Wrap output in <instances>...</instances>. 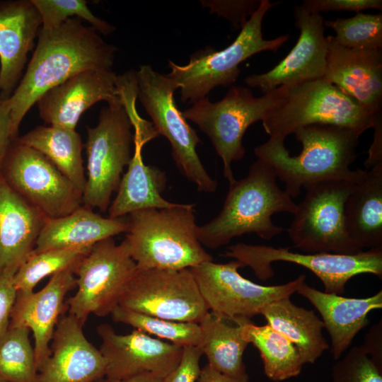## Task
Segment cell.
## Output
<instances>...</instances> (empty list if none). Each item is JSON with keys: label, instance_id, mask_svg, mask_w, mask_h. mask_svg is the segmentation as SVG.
I'll use <instances>...</instances> for the list:
<instances>
[{"label": "cell", "instance_id": "cell-22", "mask_svg": "<svg viewBox=\"0 0 382 382\" xmlns=\"http://www.w3.org/2000/svg\"><path fill=\"white\" fill-rule=\"evenodd\" d=\"M42 23L31 0L0 1V96L17 86Z\"/></svg>", "mask_w": 382, "mask_h": 382}, {"label": "cell", "instance_id": "cell-46", "mask_svg": "<svg viewBox=\"0 0 382 382\" xmlns=\"http://www.w3.org/2000/svg\"><path fill=\"white\" fill-rule=\"evenodd\" d=\"M95 382H120L119 381H116V380H113V379H110V378H108L106 377L103 378H101L98 381H96Z\"/></svg>", "mask_w": 382, "mask_h": 382}, {"label": "cell", "instance_id": "cell-7", "mask_svg": "<svg viewBox=\"0 0 382 382\" xmlns=\"http://www.w3.org/2000/svg\"><path fill=\"white\" fill-rule=\"evenodd\" d=\"M374 115L328 81L320 79L288 86L284 103L262 126L270 138L285 140L299 129L325 125L349 129L359 135L373 128Z\"/></svg>", "mask_w": 382, "mask_h": 382}, {"label": "cell", "instance_id": "cell-35", "mask_svg": "<svg viewBox=\"0 0 382 382\" xmlns=\"http://www.w3.org/2000/svg\"><path fill=\"white\" fill-rule=\"evenodd\" d=\"M336 33L335 42L352 50H381L382 14L357 13L347 18L325 21Z\"/></svg>", "mask_w": 382, "mask_h": 382}, {"label": "cell", "instance_id": "cell-25", "mask_svg": "<svg viewBox=\"0 0 382 382\" xmlns=\"http://www.w3.org/2000/svg\"><path fill=\"white\" fill-rule=\"evenodd\" d=\"M127 228V219L105 218L82 205L64 216L47 219L33 253L92 247L103 240L126 233Z\"/></svg>", "mask_w": 382, "mask_h": 382}, {"label": "cell", "instance_id": "cell-23", "mask_svg": "<svg viewBox=\"0 0 382 382\" xmlns=\"http://www.w3.org/2000/svg\"><path fill=\"white\" fill-rule=\"evenodd\" d=\"M46 219L0 174V276L15 274L32 255Z\"/></svg>", "mask_w": 382, "mask_h": 382}, {"label": "cell", "instance_id": "cell-37", "mask_svg": "<svg viewBox=\"0 0 382 382\" xmlns=\"http://www.w3.org/2000/svg\"><path fill=\"white\" fill-rule=\"evenodd\" d=\"M332 382H382V358L361 345L352 347L332 367Z\"/></svg>", "mask_w": 382, "mask_h": 382}, {"label": "cell", "instance_id": "cell-19", "mask_svg": "<svg viewBox=\"0 0 382 382\" xmlns=\"http://www.w3.org/2000/svg\"><path fill=\"white\" fill-rule=\"evenodd\" d=\"M50 347V354L37 372V382H95L105 377L104 357L71 315L61 316Z\"/></svg>", "mask_w": 382, "mask_h": 382}, {"label": "cell", "instance_id": "cell-38", "mask_svg": "<svg viewBox=\"0 0 382 382\" xmlns=\"http://www.w3.org/2000/svg\"><path fill=\"white\" fill-rule=\"evenodd\" d=\"M211 13L226 18L235 30L241 29L248 20V17L259 7L261 0H212L200 1Z\"/></svg>", "mask_w": 382, "mask_h": 382}, {"label": "cell", "instance_id": "cell-47", "mask_svg": "<svg viewBox=\"0 0 382 382\" xmlns=\"http://www.w3.org/2000/svg\"><path fill=\"white\" fill-rule=\"evenodd\" d=\"M0 382H6V381H0Z\"/></svg>", "mask_w": 382, "mask_h": 382}, {"label": "cell", "instance_id": "cell-18", "mask_svg": "<svg viewBox=\"0 0 382 382\" xmlns=\"http://www.w3.org/2000/svg\"><path fill=\"white\" fill-rule=\"evenodd\" d=\"M112 70L88 69L45 92L37 101L40 118L50 126L76 129L81 115L99 101L120 100Z\"/></svg>", "mask_w": 382, "mask_h": 382}, {"label": "cell", "instance_id": "cell-15", "mask_svg": "<svg viewBox=\"0 0 382 382\" xmlns=\"http://www.w3.org/2000/svg\"><path fill=\"white\" fill-rule=\"evenodd\" d=\"M118 306L162 319L197 323L209 311L190 269H137Z\"/></svg>", "mask_w": 382, "mask_h": 382}, {"label": "cell", "instance_id": "cell-32", "mask_svg": "<svg viewBox=\"0 0 382 382\" xmlns=\"http://www.w3.org/2000/svg\"><path fill=\"white\" fill-rule=\"evenodd\" d=\"M29 333L26 328H8L0 336V381L37 382L35 351Z\"/></svg>", "mask_w": 382, "mask_h": 382}, {"label": "cell", "instance_id": "cell-28", "mask_svg": "<svg viewBox=\"0 0 382 382\" xmlns=\"http://www.w3.org/2000/svg\"><path fill=\"white\" fill-rule=\"evenodd\" d=\"M289 298L270 303L260 314L296 347L303 364H313L329 349L322 332L324 323L313 311L297 306Z\"/></svg>", "mask_w": 382, "mask_h": 382}, {"label": "cell", "instance_id": "cell-43", "mask_svg": "<svg viewBox=\"0 0 382 382\" xmlns=\"http://www.w3.org/2000/svg\"><path fill=\"white\" fill-rule=\"evenodd\" d=\"M374 129L373 143L364 165L366 168L382 165V116H379L373 127Z\"/></svg>", "mask_w": 382, "mask_h": 382}, {"label": "cell", "instance_id": "cell-36", "mask_svg": "<svg viewBox=\"0 0 382 382\" xmlns=\"http://www.w3.org/2000/svg\"><path fill=\"white\" fill-rule=\"evenodd\" d=\"M36 8L44 29L57 27L71 18L87 21L98 33L108 35L115 28L95 16L85 0H31Z\"/></svg>", "mask_w": 382, "mask_h": 382}, {"label": "cell", "instance_id": "cell-39", "mask_svg": "<svg viewBox=\"0 0 382 382\" xmlns=\"http://www.w3.org/2000/svg\"><path fill=\"white\" fill-rule=\"evenodd\" d=\"M306 11L320 13L331 11H354L382 9L381 0H304L301 5Z\"/></svg>", "mask_w": 382, "mask_h": 382}, {"label": "cell", "instance_id": "cell-45", "mask_svg": "<svg viewBox=\"0 0 382 382\" xmlns=\"http://www.w3.org/2000/svg\"><path fill=\"white\" fill-rule=\"evenodd\" d=\"M120 382H163V378L149 373H143L132 376Z\"/></svg>", "mask_w": 382, "mask_h": 382}, {"label": "cell", "instance_id": "cell-16", "mask_svg": "<svg viewBox=\"0 0 382 382\" xmlns=\"http://www.w3.org/2000/svg\"><path fill=\"white\" fill-rule=\"evenodd\" d=\"M97 332L108 378L120 381L143 373L163 378L180 364L183 348L138 330L120 335L103 323L97 327Z\"/></svg>", "mask_w": 382, "mask_h": 382}, {"label": "cell", "instance_id": "cell-41", "mask_svg": "<svg viewBox=\"0 0 382 382\" xmlns=\"http://www.w3.org/2000/svg\"><path fill=\"white\" fill-rule=\"evenodd\" d=\"M13 276L14 274L0 276V336L8 329L11 314L17 294Z\"/></svg>", "mask_w": 382, "mask_h": 382}, {"label": "cell", "instance_id": "cell-1", "mask_svg": "<svg viewBox=\"0 0 382 382\" xmlns=\"http://www.w3.org/2000/svg\"><path fill=\"white\" fill-rule=\"evenodd\" d=\"M117 50L78 18L53 28H40L25 72L8 98L12 139L18 137L23 117L45 92L88 69L112 70Z\"/></svg>", "mask_w": 382, "mask_h": 382}, {"label": "cell", "instance_id": "cell-3", "mask_svg": "<svg viewBox=\"0 0 382 382\" xmlns=\"http://www.w3.org/2000/svg\"><path fill=\"white\" fill-rule=\"evenodd\" d=\"M276 179L272 166L260 159L253 162L245 178L229 185L219 214L198 226L200 243L216 249L246 233H255L265 240L280 234L284 228L273 223L272 216L282 212L294 215L297 204Z\"/></svg>", "mask_w": 382, "mask_h": 382}, {"label": "cell", "instance_id": "cell-10", "mask_svg": "<svg viewBox=\"0 0 382 382\" xmlns=\"http://www.w3.org/2000/svg\"><path fill=\"white\" fill-rule=\"evenodd\" d=\"M132 125L121 100L108 103L100 112L98 124L87 127L86 183L83 205L108 209L112 195L118 189L122 174L132 157Z\"/></svg>", "mask_w": 382, "mask_h": 382}, {"label": "cell", "instance_id": "cell-8", "mask_svg": "<svg viewBox=\"0 0 382 382\" xmlns=\"http://www.w3.org/2000/svg\"><path fill=\"white\" fill-rule=\"evenodd\" d=\"M139 100L159 135L170 142L173 158L180 172L198 191L212 193L217 182L206 170L197 152L201 142L178 108L174 93L178 83L168 74L155 71L149 64L139 66L137 71Z\"/></svg>", "mask_w": 382, "mask_h": 382}, {"label": "cell", "instance_id": "cell-21", "mask_svg": "<svg viewBox=\"0 0 382 382\" xmlns=\"http://www.w3.org/2000/svg\"><path fill=\"white\" fill-rule=\"evenodd\" d=\"M323 79L337 86L374 115L382 112L381 50H352L327 37Z\"/></svg>", "mask_w": 382, "mask_h": 382}, {"label": "cell", "instance_id": "cell-6", "mask_svg": "<svg viewBox=\"0 0 382 382\" xmlns=\"http://www.w3.org/2000/svg\"><path fill=\"white\" fill-rule=\"evenodd\" d=\"M277 4L261 0L259 7L242 27L235 40L226 48L219 51L210 47L199 50L190 56L185 65L168 61L171 70L168 75L178 83L182 102L194 103L206 98L219 86H231L240 75L239 64L242 62L261 52H276L288 40L289 35L271 40L263 37V18Z\"/></svg>", "mask_w": 382, "mask_h": 382}, {"label": "cell", "instance_id": "cell-26", "mask_svg": "<svg viewBox=\"0 0 382 382\" xmlns=\"http://www.w3.org/2000/svg\"><path fill=\"white\" fill-rule=\"evenodd\" d=\"M350 239L361 250L382 248V165L364 170L345 204Z\"/></svg>", "mask_w": 382, "mask_h": 382}, {"label": "cell", "instance_id": "cell-40", "mask_svg": "<svg viewBox=\"0 0 382 382\" xmlns=\"http://www.w3.org/2000/svg\"><path fill=\"white\" fill-rule=\"evenodd\" d=\"M202 355L199 347H184L180 364L163 378V382H197L201 369L199 360Z\"/></svg>", "mask_w": 382, "mask_h": 382}, {"label": "cell", "instance_id": "cell-42", "mask_svg": "<svg viewBox=\"0 0 382 382\" xmlns=\"http://www.w3.org/2000/svg\"><path fill=\"white\" fill-rule=\"evenodd\" d=\"M8 98L0 96V173L5 157L13 141L10 131L11 108Z\"/></svg>", "mask_w": 382, "mask_h": 382}, {"label": "cell", "instance_id": "cell-13", "mask_svg": "<svg viewBox=\"0 0 382 382\" xmlns=\"http://www.w3.org/2000/svg\"><path fill=\"white\" fill-rule=\"evenodd\" d=\"M243 267L233 260L226 263L207 261L190 268L210 312L235 322L250 320L270 303L290 297L306 279L300 274L284 284L264 286L241 275L238 269Z\"/></svg>", "mask_w": 382, "mask_h": 382}, {"label": "cell", "instance_id": "cell-14", "mask_svg": "<svg viewBox=\"0 0 382 382\" xmlns=\"http://www.w3.org/2000/svg\"><path fill=\"white\" fill-rule=\"evenodd\" d=\"M1 175L8 186L47 219L67 215L83 205V194L42 154L13 139Z\"/></svg>", "mask_w": 382, "mask_h": 382}, {"label": "cell", "instance_id": "cell-29", "mask_svg": "<svg viewBox=\"0 0 382 382\" xmlns=\"http://www.w3.org/2000/svg\"><path fill=\"white\" fill-rule=\"evenodd\" d=\"M250 320L241 318L231 325L226 318L209 311L199 322L201 342L199 346L208 364L231 376H242L246 372L243 354L248 343L243 338V325Z\"/></svg>", "mask_w": 382, "mask_h": 382}, {"label": "cell", "instance_id": "cell-34", "mask_svg": "<svg viewBox=\"0 0 382 382\" xmlns=\"http://www.w3.org/2000/svg\"><path fill=\"white\" fill-rule=\"evenodd\" d=\"M92 247L60 248L33 253L13 276L17 291H33L45 277L61 271L74 269Z\"/></svg>", "mask_w": 382, "mask_h": 382}, {"label": "cell", "instance_id": "cell-9", "mask_svg": "<svg viewBox=\"0 0 382 382\" xmlns=\"http://www.w3.org/2000/svg\"><path fill=\"white\" fill-rule=\"evenodd\" d=\"M350 180H331L305 187V196L298 205L287 229L295 248L303 253L354 254L362 251L349 238L345 227V204L352 185Z\"/></svg>", "mask_w": 382, "mask_h": 382}, {"label": "cell", "instance_id": "cell-17", "mask_svg": "<svg viewBox=\"0 0 382 382\" xmlns=\"http://www.w3.org/2000/svg\"><path fill=\"white\" fill-rule=\"evenodd\" d=\"M295 25L300 34L290 52L270 71L248 76L245 83L266 93L279 86H291L323 79L325 72L328 40L320 13L294 8Z\"/></svg>", "mask_w": 382, "mask_h": 382}, {"label": "cell", "instance_id": "cell-2", "mask_svg": "<svg viewBox=\"0 0 382 382\" xmlns=\"http://www.w3.org/2000/svg\"><path fill=\"white\" fill-rule=\"evenodd\" d=\"M302 144L299 155L291 156L284 141L270 138L254 149V154L272 166L276 176L285 184V191L297 197L303 188L319 182L350 180L361 169L349 167L357 158L359 144L357 132L347 128L325 125L301 127L294 133Z\"/></svg>", "mask_w": 382, "mask_h": 382}, {"label": "cell", "instance_id": "cell-20", "mask_svg": "<svg viewBox=\"0 0 382 382\" xmlns=\"http://www.w3.org/2000/svg\"><path fill=\"white\" fill-rule=\"evenodd\" d=\"M75 287L74 270L68 269L52 275L37 292L17 291L8 328L32 331L37 372L50 354L51 340L65 308V296Z\"/></svg>", "mask_w": 382, "mask_h": 382}, {"label": "cell", "instance_id": "cell-12", "mask_svg": "<svg viewBox=\"0 0 382 382\" xmlns=\"http://www.w3.org/2000/svg\"><path fill=\"white\" fill-rule=\"evenodd\" d=\"M137 271L125 240L118 245L112 238L96 243L74 270L77 291L66 302L69 314L83 325L91 314L110 315Z\"/></svg>", "mask_w": 382, "mask_h": 382}, {"label": "cell", "instance_id": "cell-24", "mask_svg": "<svg viewBox=\"0 0 382 382\" xmlns=\"http://www.w3.org/2000/svg\"><path fill=\"white\" fill-rule=\"evenodd\" d=\"M296 293L309 301L319 312L328 332L335 360L352 344L358 332L369 324V313L382 308V291L366 298H347L320 291L303 282Z\"/></svg>", "mask_w": 382, "mask_h": 382}, {"label": "cell", "instance_id": "cell-30", "mask_svg": "<svg viewBox=\"0 0 382 382\" xmlns=\"http://www.w3.org/2000/svg\"><path fill=\"white\" fill-rule=\"evenodd\" d=\"M18 139L46 157L83 194L86 176L81 139L76 129L37 126Z\"/></svg>", "mask_w": 382, "mask_h": 382}, {"label": "cell", "instance_id": "cell-11", "mask_svg": "<svg viewBox=\"0 0 382 382\" xmlns=\"http://www.w3.org/2000/svg\"><path fill=\"white\" fill-rule=\"evenodd\" d=\"M224 257L249 267L255 276L265 281L274 276L272 264L282 261L309 270L322 282L325 292L341 295L347 282L356 275L372 274L382 277V248L362 250L354 254L296 253L289 248L238 243L226 250Z\"/></svg>", "mask_w": 382, "mask_h": 382}, {"label": "cell", "instance_id": "cell-5", "mask_svg": "<svg viewBox=\"0 0 382 382\" xmlns=\"http://www.w3.org/2000/svg\"><path fill=\"white\" fill-rule=\"evenodd\" d=\"M287 86H279L260 97L239 86H231L221 100L202 98L182 112L185 120L197 125L210 139L223 162L224 176L229 185L236 179L231 164L244 157L243 139L249 127L263 121L285 101Z\"/></svg>", "mask_w": 382, "mask_h": 382}, {"label": "cell", "instance_id": "cell-44", "mask_svg": "<svg viewBox=\"0 0 382 382\" xmlns=\"http://www.w3.org/2000/svg\"><path fill=\"white\" fill-rule=\"evenodd\" d=\"M197 382H249V376H231L212 368L207 364L201 368Z\"/></svg>", "mask_w": 382, "mask_h": 382}, {"label": "cell", "instance_id": "cell-33", "mask_svg": "<svg viewBox=\"0 0 382 382\" xmlns=\"http://www.w3.org/2000/svg\"><path fill=\"white\" fill-rule=\"evenodd\" d=\"M115 323L132 326L135 330L160 340H166L182 348L199 347L201 330L199 323L178 322L150 316L117 306L110 313Z\"/></svg>", "mask_w": 382, "mask_h": 382}, {"label": "cell", "instance_id": "cell-31", "mask_svg": "<svg viewBox=\"0 0 382 382\" xmlns=\"http://www.w3.org/2000/svg\"><path fill=\"white\" fill-rule=\"evenodd\" d=\"M242 336L257 349L269 379L279 382L301 374L303 364L296 347L269 325L247 321L243 325Z\"/></svg>", "mask_w": 382, "mask_h": 382}, {"label": "cell", "instance_id": "cell-4", "mask_svg": "<svg viewBox=\"0 0 382 382\" xmlns=\"http://www.w3.org/2000/svg\"><path fill=\"white\" fill-rule=\"evenodd\" d=\"M194 204L132 212L126 241L138 270L190 269L213 260L197 237Z\"/></svg>", "mask_w": 382, "mask_h": 382}, {"label": "cell", "instance_id": "cell-27", "mask_svg": "<svg viewBox=\"0 0 382 382\" xmlns=\"http://www.w3.org/2000/svg\"><path fill=\"white\" fill-rule=\"evenodd\" d=\"M146 144L134 137V153L108 207L110 218L118 219L139 210L170 208L178 204L161 195L166 185V174L158 168L144 163L141 151Z\"/></svg>", "mask_w": 382, "mask_h": 382}]
</instances>
